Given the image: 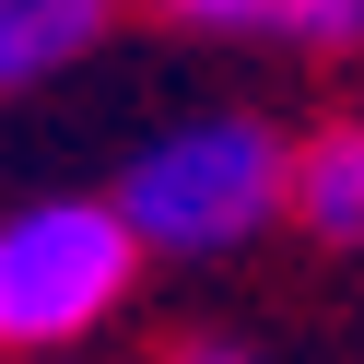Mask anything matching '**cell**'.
Instances as JSON below:
<instances>
[{
  "mask_svg": "<svg viewBox=\"0 0 364 364\" xmlns=\"http://www.w3.org/2000/svg\"><path fill=\"white\" fill-rule=\"evenodd\" d=\"M106 36H118L106 0H0V106H12V95H48V82L82 71Z\"/></svg>",
  "mask_w": 364,
  "mask_h": 364,
  "instance_id": "4",
  "label": "cell"
},
{
  "mask_svg": "<svg viewBox=\"0 0 364 364\" xmlns=\"http://www.w3.org/2000/svg\"><path fill=\"white\" fill-rule=\"evenodd\" d=\"M118 223L141 259H247L270 223H294V129L259 106H188L118 165Z\"/></svg>",
  "mask_w": 364,
  "mask_h": 364,
  "instance_id": "1",
  "label": "cell"
},
{
  "mask_svg": "<svg viewBox=\"0 0 364 364\" xmlns=\"http://www.w3.org/2000/svg\"><path fill=\"white\" fill-rule=\"evenodd\" d=\"M294 235L364 247V118H329L294 141Z\"/></svg>",
  "mask_w": 364,
  "mask_h": 364,
  "instance_id": "5",
  "label": "cell"
},
{
  "mask_svg": "<svg viewBox=\"0 0 364 364\" xmlns=\"http://www.w3.org/2000/svg\"><path fill=\"white\" fill-rule=\"evenodd\" d=\"M141 282V235L118 223V200L48 188L24 212H0V364L82 353Z\"/></svg>",
  "mask_w": 364,
  "mask_h": 364,
  "instance_id": "2",
  "label": "cell"
},
{
  "mask_svg": "<svg viewBox=\"0 0 364 364\" xmlns=\"http://www.w3.org/2000/svg\"><path fill=\"white\" fill-rule=\"evenodd\" d=\"M165 364H270V353H259V341H235V329H188Z\"/></svg>",
  "mask_w": 364,
  "mask_h": 364,
  "instance_id": "6",
  "label": "cell"
},
{
  "mask_svg": "<svg viewBox=\"0 0 364 364\" xmlns=\"http://www.w3.org/2000/svg\"><path fill=\"white\" fill-rule=\"evenodd\" d=\"M176 36L212 48H306V59H353L364 48V0H176Z\"/></svg>",
  "mask_w": 364,
  "mask_h": 364,
  "instance_id": "3",
  "label": "cell"
}]
</instances>
